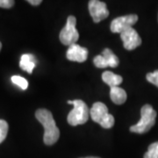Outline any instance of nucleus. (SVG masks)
I'll return each instance as SVG.
<instances>
[{
  "label": "nucleus",
  "mask_w": 158,
  "mask_h": 158,
  "mask_svg": "<svg viewBox=\"0 0 158 158\" xmlns=\"http://www.w3.org/2000/svg\"><path fill=\"white\" fill-rule=\"evenodd\" d=\"M102 79L111 88L118 87L123 81V78H122L121 76L116 75V74L113 73L111 71H105L104 73L102 74Z\"/></svg>",
  "instance_id": "nucleus-12"
},
{
  "label": "nucleus",
  "mask_w": 158,
  "mask_h": 158,
  "mask_svg": "<svg viewBox=\"0 0 158 158\" xmlns=\"http://www.w3.org/2000/svg\"><path fill=\"white\" fill-rule=\"evenodd\" d=\"M146 78L149 83H151L158 87V69L155 70L154 72H151V73H148Z\"/></svg>",
  "instance_id": "nucleus-18"
},
{
  "label": "nucleus",
  "mask_w": 158,
  "mask_h": 158,
  "mask_svg": "<svg viewBox=\"0 0 158 158\" xmlns=\"http://www.w3.org/2000/svg\"><path fill=\"white\" fill-rule=\"evenodd\" d=\"M103 57L105 58L106 62L107 64L108 67H112V68H116L119 63L118 58L113 53V51L109 48H105L101 54Z\"/></svg>",
  "instance_id": "nucleus-13"
},
{
  "label": "nucleus",
  "mask_w": 158,
  "mask_h": 158,
  "mask_svg": "<svg viewBox=\"0 0 158 158\" xmlns=\"http://www.w3.org/2000/svg\"><path fill=\"white\" fill-rule=\"evenodd\" d=\"M77 19L74 16H69L65 27L62 29L59 38L63 45L71 46L77 44L79 38V34L76 28Z\"/></svg>",
  "instance_id": "nucleus-5"
},
{
  "label": "nucleus",
  "mask_w": 158,
  "mask_h": 158,
  "mask_svg": "<svg viewBox=\"0 0 158 158\" xmlns=\"http://www.w3.org/2000/svg\"><path fill=\"white\" fill-rule=\"evenodd\" d=\"M156 112L150 105L143 106L141 110V119L137 124L130 127L132 133L136 134H145L151 129L156 123Z\"/></svg>",
  "instance_id": "nucleus-2"
},
{
  "label": "nucleus",
  "mask_w": 158,
  "mask_h": 158,
  "mask_svg": "<svg viewBox=\"0 0 158 158\" xmlns=\"http://www.w3.org/2000/svg\"><path fill=\"white\" fill-rule=\"evenodd\" d=\"M93 63H94V65L96 66L97 68L105 69L108 67L106 62V60H105V58L103 57L102 55H99V56H97L94 57Z\"/></svg>",
  "instance_id": "nucleus-17"
},
{
  "label": "nucleus",
  "mask_w": 158,
  "mask_h": 158,
  "mask_svg": "<svg viewBox=\"0 0 158 158\" xmlns=\"http://www.w3.org/2000/svg\"><path fill=\"white\" fill-rule=\"evenodd\" d=\"M68 104L73 105V109L68 115V123L70 126H77L86 123L89 119L90 110L83 100L76 99V100H69Z\"/></svg>",
  "instance_id": "nucleus-3"
},
{
  "label": "nucleus",
  "mask_w": 158,
  "mask_h": 158,
  "mask_svg": "<svg viewBox=\"0 0 158 158\" xmlns=\"http://www.w3.org/2000/svg\"><path fill=\"white\" fill-rule=\"evenodd\" d=\"M27 2L32 6H39L40 4H41L40 0H28Z\"/></svg>",
  "instance_id": "nucleus-20"
},
{
  "label": "nucleus",
  "mask_w": 158,
  "mask_h": 158,
  "mask_svg": "<svg viewBox=\"0 0 158 158\" xmlns=\"http://www.w3.org/2000/svg\"><path fill=\"white\" fill-rule=\"evenodd\" d=\"M144 158H158V141L149 145L148 151L144 155Z\"/></svg>",
  "instance_id": "nucleus-14"
},
{
  "label": "nucleus",
  "mask_w": 158,
  "mask_h": 158,
  "mask_svg": "<svg viewBox=\"0 0 158 158\" xmlns=\"http://www.w3.org/2000/svg\"><path fill=\"white\" fill-rule=\"evenodd\" d=\"M90 118L104 128H112L114 125V118L112 114L108 113L107 106L101 102H96L93 104L90 111Z\"/></svg>",
  "instance_id": "nucleus-4"
},
{
  "label": "nucleus",
  "mask_w": 158,
  "mask_h": 158,
  "mask_svg": "<svg viewBox=\"0 0 158 158\" xmlns=\"http://www.w3.org/2000/svg\"><path fill=\"white\" fill-rule=\"evenodd\" d=\"M35 117L44 127V143L46 145L55 144L60 137V130L56 127L51 112L43 108L38 109L35 113Z\"/></svg>",
  "instance_id": "nucleus-1"
},
{
  "label": "nucleus",
  "mask_w": 158,
  "mask_h": 158,
  "mask_svg": "<svg viewBox=\"0 0 158 158\" xmlns=\"http://www.w3.org/2000/svg\"><path fill=\"white\" fill-rule=\"evenodd\" d=\"M89 11L95 23L100 22L109 15V11L106 3L98 0H91L89 2Z\"/></svg>",
  "instance_id": "nucleus-7"
},
{
  "label": "nucleus",
  "mask_w": 158,
  "mask_h": 158,
  "mask_svg": "<svg viewBox=\"0 0 158 158\" xmlns=\"http://www.w3.org/2000/svg\"><path fill=\"white\" fill-rule=\"evenodd\" d=\"M84 158H99V157H95V156H88V157H84Z\"/></svg>",
  "instance_id": "nucleus-21"
},
{
  "label": "nucleus",
  "mask_w": 158,
  "mask_h": 158,
  "mask_svg": "<svg viewBox=\"0 0 158 158\" xmlns=\"http://www.w3.org/2000/svg\"><path fill=\"white\" fill-rule=\"evenodd\" d=\"M120 39L123 41V46L127 50H134L141 44L140 35L133 27L123 31L120 34Z\"/></svg>",
  "instance_id": "nucleus-8"
},
{
  "label": "nucleus",
  "mask_w": 158,
  "mask_h": 158,
  "mask_svg": "<svg viewBox=\"0 0 158 158\" xmlns=\"http://www.w3.org/2000/svg\"><path fill=\"white\" fill-rule=\"evenodd\" d=\"M36 63H37V61L34 56L31 54H25V55H22V56L20 58L19 66L23 70L31 74L33 72L34 69L35 68Z\"/></svg>",
  "instance_id": "nucleus-10"
},
{
  "label": "nucleus",
  "mask_w": 158,
  "mask_h": 158,
  "mask_svg": "<svg viewBox=\"0 0 158 158\" xmlns=\"http://www.w3.org/2000/svg\"><path fill=\"white\" fill-rule=\"evenodd\" d=\"M11 82L14 85H18L19 87H20L22 90H27L28 87V82L26 78H24L20 76H12L11 77Z\"/></svg>",
  "instance_id": "nucleus-15"
},
{
  "label": "nucleus",
  "mask_w": 158,
  "mask_h": 158,
  "mask_svg": "<svg viewBox=\"0 0 158 158\" xmlns=\"http://www.w3.org/2000/svg\"><path fill=\"white\" fill-rule=\"evenodd\" d=\"M66 57L69 61L77 62H84L88 57V49L77 44L69 46L66 53Z\"/></svg>",
  "instance_id": "nucleus-9"
},
{
  "label": "nucleus",
  "mask_w": 158,
  "mask_h": 158,
  "mask_svg": "<svg viewBox=\"0 0 158 158\" xmlns=\"http://www.w3.org/2000/svg\"><path fill=\"white\" fill-rule=\"evenodd\" d=\"M110 97L112 101L116 104V105H122L124 104L127 96V92L125 91L122 88L120 87H113L111 88L110 90Z\"/></svg>",
  "instance_id": "nucleus-11"
},
{
  "label": "nucleus",
  "mask_w": 158,
  "mask_h": 158,
  "mask_svg": "<svg viewBox=\"0 0 158 158\" xmlns=\"http://www.w3.org/2000/svg\"><path fill=\"white\" fill-rule=\"evenodd\" d=\"M15 2L12 1V0H0V7L2 8H11L12 6H14Z\"/></svg>",
  "instance_id": "nucleus-19"
},
{
  "label": "nucleus",
  "mask_w": 158,
  "mask_h": 158,
  "mask_svg": "<svg viewBox=\"0 0 158 158\" xmlns=\"http://www.w3.org/2000/svg\"><path fill=\"white\" fill-rule=\"evenodd\" d=\"M138 20V16L136 14H129L126 16H121L114 19L110 26V29L113 33L121 34L127 29L133 27Z\"/></svg>",
  "instance_id": "nucleus-6"
},
{
  "label": "nucleus",
  "mask_w": 158,
  "mask_h": 158,
  "mask_svg": "<svg viewBox=\"0 0 158 158\" xmlns=\"http://www.w3.org/2000/svg\"><path fill=\"white\" fill-rule=\"evenodd\" d=\"M1 48H2V43L0 42V50H1Z\"/></svg>",
  "instance_id": "nucleus-22"
},
{
  "label": "nucleus",
  "mask_w": 158,
  "mask_h": 158,
  "mask_svg": "<svg viewBox=\"0 0 158 158\" xmlns=\"http://www.w3.org/2000/svg\"><path fill=\"white\" fill-rule=\"evenodd\" d=\"M9 126L8 123L4 119H0V143L6 140L7 134H8Z\"/></svg>",
  "instance_id": "nucleus-16"
}]
</instances>
